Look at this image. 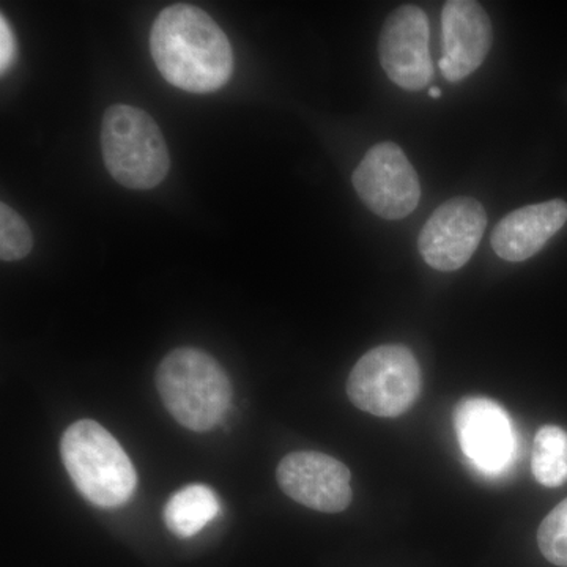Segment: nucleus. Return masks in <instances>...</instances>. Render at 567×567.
Listing matches in <instances>:
<instances>
[{"mask_svg": "<svg viewBox=\"0 0 567 567\" xmlns=\"http://www.w3.org/2000/svg\"><path fill=\"white\" fill-rule=\"evenodd\" d=\"M429 95L432 96V99H440L442 96V91H440L439 87H432L431 91H429Z\"/></svg>", "mask_w": 567, "mask_h": 567, "instance_id": "a211bd4d", "label": "nucleus"}, {"mask_svg": "<svg viewBox=\"0 0 567 567\" xmlns=\"http://www.w3.org/2000/svg\"><path fill=\"white\" fill-rule=\"evenodd\" d=\"M61 456L74 486L95 506L125 505L136 491V470L128 454L95 421H78L66 429Z\"/></svg>", "mask_w": 567, "mask_h": 567, "instance_id": "7ed1b4c3", "label": "nucleus"}, {"mask_svg": "<svg viewBox=\"0 0 567 567\" xmlns=\"http://www.w3.org/2000/svg\"><path fill=\"white\" fill-rule=\"evenodd\" d=\"M486 226L483 204L473 197H454L432 213L417 238V249L435 270L456 271L472 259Z\"/></svg>", "mask_w": 567, "mask_h": 567, "instance_id": "0eeeda50", "label": "nucleus"}, {"mask_svg": "<svg viewBox=\"0 0 567 567\" xmlns=\"http://www.w3.org/2000/svg\"><path fill=\"white\" fill-rule=\"evenodd\" d=\"M219 514L218 496L210 487L193 484L171 496L164 507V522L177 537H193Z\"/></svg>", "mask_w": 567, "mask_h": 567, "instance_id": "ddd939ff", "label": "nucleus"}, {"mask_svg": "<svg viewBox=\"0 0 567 567\" xmlns=\"http://www.w3.org/2000/svg\"><path fill=\"white\" fill-rule=\"evenodd\" d=\"M379 55L386 76L405 91H423L432 81L429 21L420 7H399L386 18L380 32Z\"/></svg>", "mask_w": 567, "mask_h": 567, "instance_id": "6e6552de", "label": "nucleus"}, {"mask_svg": "<svg viewBox=\"0 0 567 567\" xmlns=\"http://www.w3.org/2000/svg\"><path fill=\"white\" fill-rule=\"evenodd\" d=\"M156 386L167 412L194 432H207L223 423L233 386L218 361L203 350H174L156 372Z\"/></svg>", "mask_w": 567, "mask_h": 567, "instance_id": "f03ea898", "label": "nucleus"}, {"mask_svg": "<svg viewBox=\"0 0 567 567\" xmlns=\"http://www.w3.org/2000/svg\"><path fill=\"white\" fill-rule=\"evenodd\" d=\"M566 223L567 204L561 199L518 208L496 224L492 248L499 259L524 262L536 256Z\"/></svg>", "mask_w": 567, "mask_h": 567, "instance_id": "f8f14e48", "label": "nucleus"}, {"mask_svg": "<svg viewBox=\"0 0 567 567\" xmlns=\"http://www.w3.org/2000/svg\"><path fill=\"white\" fill-rule=\"evenodd\" d=\"M454 429L464 456L481 473H502L516 453L513 423L492 399L468 398L454 410Z\"/></svg>", "mask_w": 567, "mask_h": 567, "instance_id": "1a4fd4ad", "label": "nucleus"}, {"mask_svg": "<svg viewBox=\"0 0 567 567\" xmlns=\"http://www.w3.org/2000/svg\"><path fill=\"white\" fill-rule=\"evenodd\" d=\"M533 475L546 487H559L567 481V432L558 425L537 431L532 461Z\"/></svg>", "mask_w": 567, "mask_h": 567, "instance_id": "4468645a", "label": "nucleus"}, {"mask_svg": "<svg viewBox=\"0 0 567 567\" xmlns=\"http://www.w3.org/2000/svg\"><path fill=\"white\" fill-rule=\"evenodd\" d=\"M32 245L31 229L20 213L7 204L0 205V259L20 260L31 252Z\"/></svg>", "mask_w": 567, "mask_h": 567, "instance_id": "dca6fc26", "label": "nucleus"}, {"mask_svg": "<svg viewBox=\"0 0 567 567\" xmlns=\"http://www.w3.org/2000/svg\"><path fill=\"white\" fill-rule=\"evenodd\" d=\"M104 164L112 178L130 189H151L169 173L171 158L162 130L147 112L114 104L102 125Z\"/></svg>", "mask_w": 567, "mask_h": 567, "instance_id": "20e7f679", "label": "nucleus"}, {"mask_svg": "<svg viewBox=\"0 0 567 567\" xmlns=\"http://www.w3.org/2000/svg\"><path fill=\"white\" fill-rule=\"evenodd\" d=\"M14 58H17V39H14L13 31H11L9 22L2 14L0 17V70H2V74L9 71Z\"/></svg>", "mask_w": 567, "mask_h": 567, "instance_id": "f3484780", "label": "nucleus"}, {"mask_svg": "<svg viewBox=\"0 0 567 567\" xmlns=\"http://www.w3.org/2000/svg\"><path fill=\"white\" fill-rule=\"evenodd\" d=\"M537 544L548 563L567 567V498L544 518L537 529Z\"/></svg>", "mask_w": 567, "mask_h": 567, "instance_id": "2eb2a0df", "label": "nucleus"}, {"mask_svg": "<svg viewBox=\"0 0 567 567\" xmlns=\"http://www.w3.org/2000/svg\"><path fill=\"white\" fill-rule=\"evenodd\" d=\"M492 22L481 3L450 0L442 11L443 58L439 66L447 81L458 82L475 73L491 51Z\"/></svg>", "mask_w": 567, "mask_h": 567, "instance_id": "9b49d317", "label": "nucleus"}, {"mask_svg": "<svg viewBox=\"0 0 567 567\" xmlns=\"http://www.w3.org/2000/svg\"><path fill=\"white\" fill-rule=\"evenodd\" d=\"M421 368L405 346H380L360 358L347 382L350 401L380 417L404 415L421 393Z\"/></svg>", "mask_w": 567, "mask_h": 567, "instance_id": "39448f33", "label": "nucleus"}, {"mask_svg": "<svg viewBox=\"0 0 567 567\" xmlns=\"http://www.w3.org/2000/svg\"><path fill=\"white\" fill-rule=\"evenodd\" d=\"M151 52L164 80L185 92H215L233 76L229 40L199 7L164 9L152 28Z\"/></svg>", "mask_w": 567, "mask_h": 567, "instance_id": "f257e3e1", "label": "nucleus"}, {"mask_svg": "<svg viewBox=\"0 0 567 567\" xmlns=\"http://www.w3.org/2000/svg\"><path fill=\"white\" fill-rule=\"evenodd\" d=\"M276 480L284 494L319 513H341L352 502L349 468L338 458L316 451L284 457Z\"/></svg>", "mask_w": 567, "mask_h": 567, "instance_id": "9d476101", "label": "nucleus"}, {"mask_svg": "<svg viewBox=\"0 0 567 567\" xmlns=\"http://www.w3.org/2000/svg\"><path fill=\"white\" fill-rule=\"evenodd\" d=\"M358 196L380 218L404 219L421 199V183L404 151L393 142L371 148L352 177Z\"/></svg>", "mask_w": 567, "mask_h": 567, "instance_id": "423d86ee", "label": "nucleus"}]
</instances>
